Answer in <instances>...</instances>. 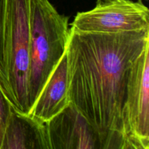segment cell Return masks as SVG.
<instances>
[{
  "label": "cell",
  "instance_id": "cell-1",
  "mask_svg": "<svg viewBox=\"0 0 149 149\" xmlns=\"http://www.w3.org/2000/svg\"><path fill=\"white\" fill-rule=\"evenodd\" d=\"M148 43L149 29L116 33L71 29L66 48L70 105L94 130L101 149H125L122 109L128 77Z\"/></svg>",
  "mask_w": 149,
  "mask_h": 149
},
{
  "label": "cell",
  "instance_id": "cell-2",
  "mask_svg": "<svg viewBox=\"0 0 149 149\" xmlns=\"http://www.w3.org/2000/svg\"><path fill=\"white\" fill-rule=\"evenodd\" d=\"M70 33L68 17L49 0H31L29 110L66 51Z\"/></svg>",
  "mask_w": 149,
  "mask_h": 149
},
{
  "label": "cell",
  "instance_id": "cell-3",
  "mask_svg": "<svg viewBox=\"0 0 149 149\" xmlns=\"http://www.w3.org/2000/svg\"><path fill=\"white\" fill-rule=\"evenodd\" d=\"M31 11V0H6L4 58L10 88L9 106L22 115L29 111Z\"/></svg>",
  "mask_w": 149,
  "mask_h": 149
},
{
  "label": "cell",
  "instance_id": "cell-4",
  "mask_svg": "<svg viewBox=\"0 0 149 149\" xmlns=\"http://www.w3.org/2000/svg\"><path fill=\"white\" fill-rule=\"evenodd\" d=\"M122 126L125 149H149V43L130 71Z\"/></svg>",
  "mask_w": 149,
  "mask_h": 149
},
{
  "label": "cell",
  "instance_id": "cell-5",
  "mask_svg": "<svg viewBox=\"0 0 149 149\" xmlns=\"http://www.w3.org/2000/svg\"><path fill=\"white\" fill-rule=\"evenodd\" d=\"M81 33H116L149 29V10L142 0H108L78 13L71 23Z\"/></svg>",
  "mask_w": 149,
  "mask_h": 149
},
{
  "label": "cell",
  "instance_id": "cell-6",
  "mask_svg": "<svg viewBox=\"0 0 149 149\" xmlns=\"http://www.w3.org/2000/svg\"><path fill=\"white\" fill-rule=\"evenodd\" d=\"M48 149L100 148L97 134L71 105L46 124Z\"/></svg>",
  "mask_w": 149,
  "mask_h": 149
},
{
  "label": "cell",
  "instance_id": "cell-7",
  "mask_svg": "<svg viewBox=\"0 0 149 149\" xmlns=\"http://www.w3.org/2000/svg\"><path fill=\"white\" fill-rule=\"evenodd\" d=\"M66 51L54 68L26 116L47 124L70 105Z\"/></svg>",
  "mask_w": 149,
  "mask_h": 149
},
{
  "label": "cell",
  "instance_id": "cell-8",
  "mask_svg": "<svg viewBox=\"0 0 149 149\" xmlns=\"http://www.w3.org/2000/svg\"><path fill=\"white\" fill-rule=\"evenodd\" d=\"M48 149L46 124H40L10 107L1 149Z\"/></svg>",
  "mask_w": 149,
  "mask_h": 149
},
{
  "label": "cell",
  "instance_id": "cell-9",
  "mask_svg": "<svg viewBox=\"0 0 149 149\" xmlns=\"http://www.w3.org/2000/svg\"><path fill=\"white\" fill-rule=\"evenodd\" d=\"M6 0H0V90L8 87L5 61H4V28H5Z\"/></svg>",
  "mask_w": 149,
  "mask_h": 149
},
{
  "label": "cell",
  "instance_id": "cell-10",
  "mask_svg": "<svg viewBox=\"0 0 149 149\" xmlns=\"http://www.w3.org/2000/svg\"><path fill=\"white\" fill-rule=\"evenodd\" d=\"M10 109V106H9L0 92V149H1L2 146Z\"/></svg>",
  "mask_w": 149,
  "mask_h": 149
},
{
  "label": "cell",
  "instance_id": "cell-11",
  "mask_svg": "<svg viewBox=\"0 0 149 149\" xmlns=\"http://www.w3.org/2000/svg\"><path fill=\"white\" fill-rule=\"evenodd\" d=\"M108 1V0H97V2H103V1ZM142 1H143V0H142ZM144 1H148L149 0H144Z\"/></svg>",
  "mask_w": 149,
  "mask_h": 149
}]
</instances>
